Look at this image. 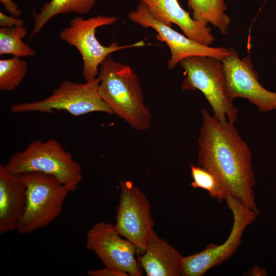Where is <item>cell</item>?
I'll return each instance as SVG.
<instances>
[{"label": "cell", "mask_w": 276, "mask_h": 276, "mask_svg": "<svg viewBox=\"0 0 276 276\" xmlns=\"http://www.w3.org/2000/svg\"><path fill=\"white\" fill-rule=\"evenodd\" d=\"M202 125L198 139L199 165L215 174L229 195L259 214L255 202L256 184L251 153L234 123L219 122L205 108L201 109Z\"/></svg>", "instance_id": "obj_1"}, {"label": "cell", "mask_w": 276, "mask_h": 276, "mask_svg": "<svg viewBox=\"0 0 276 276\" xmlns=\"http://www.w3.org/2000/svg\"><path fill=\"white\" fill-rule=\"evenodd\" d=\"M98 74V92L118 117L132 128L143 131L151 126V113L144 103L138 77L128 65L116 61L110 55L102 63Z\"/></svg>", "instance_id": "obj_2"}, {"label": "cell", "mask_w": 276, "mask_h": 276, "mask_svg": "<svg viewBox=\"0 0 276 276\" xmlns=\"http://www.w3.org/2000/svg\"><path fill=\"white\" fill-rule=\"evenodd\" d=\"M5 167L15 175L32 172L51 175L67 186L71 192L77 189L83 179L81 165L54 139L30 142L24 150L13 154Z\"/></svg>", "instance_id": "obj_3"}, {"label": "cell", "mask_w": 276, "mask_h": 276, "mask_svg": "<svg viewBox=\"0 0 276 276\" xmlns=\"http://www.w3.org/2000/svg\"><path fill=\"white\" fill-rule=\"evenodd\" d=\"M26 187V203L17 231L31 234L48 226L61 213L69 188L55 177L40 172L18 175Z\"/></svg>", "instance_id": "obj_4"}, {"label": "cell", "mask_w": 276, "mask_h": 276, "mask_svg": "<svg viewBox=\"0 0 276 276\" xmlns=\"http://www.w3.org/2000/svg\"><path fill=\"white\" fill-rule=\"evenodd\" d=\"M186 78L182 90H199L211 105L214 117L219 122L235 123L238 109L225 91V79L222 61L209 56H191L179 63Z\"/></svg>", "instance_id": "obj_5"}, {"label": "cell", "mask_w": 276, "mask_h": 276, "mask_svg": "<svg viewBox=\"0 0 276 276\" xmlns=\"http://www.w3.org/2000/svg\"><path fill=\"white\" fill-rule=\"evenodd\" d=\"M99 83L98 77L84 83L65 80L49 97L38 101L15 103L10 106L9 109L13 113H53L55 110H65L74 116L93 112L114 114L99 94Z\"/></svg>", "instance_id": "obj_6"}, {"label": "cell", "mask_w": 276, "mask_h": 276, "mask_svg": "<svg viewBox=\"0 0 276 276\" xmlns=\"http://www.w3.org/2000/svg\"><path fill=\"white\" fill-rule=\"evenodd\" d=\"M117 20L116 16L99 15L88 19L77 16L60 32V38L76 48L81 54L83 60L82 75L86 81L97 77L99 65L110 53L145 45L143 40L126 45H119L116 42H111L108 46L102 45L96 37L97 29L112 25Z\"/></svg>", "instance_id": "obj_7"}, {"label": "cell", "mask_w": 276, "mask_h": 276, "mask_svg": "<svg viewBox=\"0 0 276 276\" xmlns=\"http://www.w3.org/2000/svg\"><path fill=\"white\" fill-rule=\"evenodd\" d=\"M225 200L234 218L229 236L221 245L210 244L199 252L183 257L182 275H204L210 269L228 259L241 245L245 228L254 221L257 214L232 195H228Z\"/></svg>", "instance_id": "obj_8"}, {"label": "cell", "mask_w": 276, "mask_h": 276, "mask_svg": "<svg viewBox=\"0 0 276 276\" xmlns=\"http://www.w3.org/2000/svg\"><path fill=\"white\" fill-rule=\"evenodd\" d=\"M119 203L116 209L114 228L133 243L137 253L146 249L154 231L150 202L139 188L131 181L121 180Z\"/></svg>", "instance_id": "obj_9"}, {"label": "cell", "mask_w": 276, "mask_h": 276, "mask_svg": "<svg viewBox=\"0 0 276 276\" xmlns=\"http://www.w3.org/2000/svg\"><path fill=\"white\" fill-rule=\"evenodd\" d=\"M225 79V91L233 101L244 98L265 112L276 109V93L268 91L258 80L249 56L242 59L233 48L222 61Z\"/></svg>", "instance_id": "obj_10"}, {"label": "cell", "mask_w": 276, "mask_h": 276, "mask_svg": "<svg viewBox=\"0 0 276 276\" xmlns=\"http://www.w3.org/2000/svg\"><path fill=\"white\" fill-rule=\"evenodd\" d=\"M85 246L105 266L120 269L131 276L143 275L142 268L135 258L136 247L123 239L114 225L104 221L96 223L86 234Z\"/></svg>", "instance_id": "obj_11"}, {"label": "cell", "mask_w": 276, "mask_h": 276, "mask_svg": "<svg viewBox=\"0 0 276 276\" xmlns=\"http://www.w3.org/2000/svg\"><path fill=\"white\" fill-rule=\"evenodd\" d=\"M129 19L144 28H151L157 33V40L166 43L171 51L167 66L173 69L182 60L191 56H209L222 61L229 53V49L212 48L202 44L182 35L171 26L155 19L143 3L129 13Z\"/></svg>", "instance_id": "obj_12"}, {"label": "cell", "mask_w": 276, "mask_h": 276, "mask_svg": "<svg viewBox=\"0 0 276 276\" xmlns=\"http://www.w3.org/2000/svg\"><path fill=\"white\" fill-rule=\"evenodd\" d=\"M137 1L144 3L155 19L169 26L176 24L189 38L206 46L215 41L208 24L191 18L177 0Z\"/></svg>", "instance_id": "obj_13"}, {"label": "cell", "mask_w": 276, "mask_h": 276, "mask_svg": "<svg viewBox=\"0 0 276 276\" xmlns=\"http://www.w3.org/2000/svg\"><path fill=\"white\" fill-rule=\"evenodd\" d=\"M26 203V187L0 164V234L17 229Z\"/></svg>", "instance_id": "obj_14"}, {"label": "cell", "mask_w": 276, "mask_h": 276, "mask_svg": "<svg viewBox=\"0 0 276 276\" xmlns=\"http://www.w3.org/2000/svg\"><path fill=\"white\" fill-rule=\"evenodd\" d=\"M183 257L168 242L152 232L138 262L147 276H180Z\"/></svg>", "instance_id": "obj_15"}, {"label": "cell", "mask_w": 276, "mask_h": 276, "mask_svg": "<svg viewBox=\"0 0 276 276\" xmlns=\"http://www.w3.org/2000/svg\"><path fill=\"white\" fill-rule=\"evenodd\" d=\"M97 0H51L44 4L40 12H33L34 25L30 36L32 38L54 16L74 12L85 14L89 12Z\"/></svg>", "instance_id": "obj_16"}, {"label": "cell", "mask_w": 276, "mask_h": 276, "mask_svg": "<svg viewBox=\"0 0 276 276\" xmlns=\"http://www.w3.org/2000/svg\"><path fill=\"white\" fill-rule=\"evenodd\" d=\"M225 0H187L192 10L193 18L217 27L223 35L227 33L231 19L225 13L227 10Z\"/></svg>", "instance_id": "obj_17"}, {"label": "cell", "mask_w": 276, "mask_h": 276, "mask_svg": "<svg viewBox=\"0 0 276 276\" xmlns=\"http://www.w3.org/2000/svg\"><path fill=\"white\" fill-rule=\"evenodd\" d=\"M27 33L24 26L0 28V55L11 54L15 57H31L35 51L21 39Z\"/></svg>", "instance_id": "obj_18"}, {"label": "cell", "mask_w": 276, "mask_h": 276, "mask_svg": "<svg viewBox=\"0 0 276 276\" xmlns=\"http://www.w3.org/2000/svg\"><path fill=\"white\" fill-rule=\"evenodd\" d=\"M193 181L190 183L193 188H201L208 191L209 195L221 202L229 195L222 180L213 172L201 166L190 165Z\"/></svg>", "instance_id": "obj_19"}, {"label": "cell", "mask_w": 276, "mask_h": 276, "mask_svg": "<svg viewBox=\"0 0 276 276\" xmlns=\"http://www.w3.org/2000/svg\"><path fill=\"white\" fill-rule=\"evenodd\" d=\"M28 71V63L19 57L0 60V90L12 91L24 80Z\"/></svg>", "instance_id": "obj_20"}, {"label": "cell", "mask_w": 276, "mask_h": 276, "mask_svg": "<svg viewBox=\"0 0 276 276\" xmlns=\"http://www.w3.org/2000/svg\"><path fill=\"white\" fill-rule=\"evenodd\" d=\"M89 276H128L126 272L120 269L108 266L100 269H90L87 271Z\"/></svg>", "instance_id": "obj_21"}, {"label": "cell", "mask_w": 276, "mask_h": 276, "mask_svg": "<svg viewBox=\"0 0 276 276\" xmlns=\"http://www.w3.org/2000/svg\"><path fill=\"white\" fill-rule=\"evenodd\" d=\"M24 25L23 20L14 16H9L0 12L1 27L11 28L16 26H22Z\"/></svg>", "instance_id": "obj_22"}, {"label": "cell", "mask_w": 276, "mask_h": 276, "mask_svg": "<svg viewBox=\"0 0 276 276\" xmlns=\"http://www.w3.org/2000/svg\"><path fill=\"white\" fill-rule=\"evenodd\" d=\"M5 9L10 14L14 17H18L21 15V11L18 9L17 4L12 0H0Z\"/></svg>", "instance_id": "obj_23"}, {"label": "cell", "mask_w": 276, "mask_h": 276, "mask_svg": "<svg viewBox=\"0 0 276 276\" xmlns=\"http://www.w3.org/2000/svg\"><path fill=\"white\" fill-rule=\"evenodd\" d=\"M265 271L262 270L258 266L255 265L249 273L251 275H261L265 273Z\"/></svg>", "instance_id": "obj_24"}]
</instances>
